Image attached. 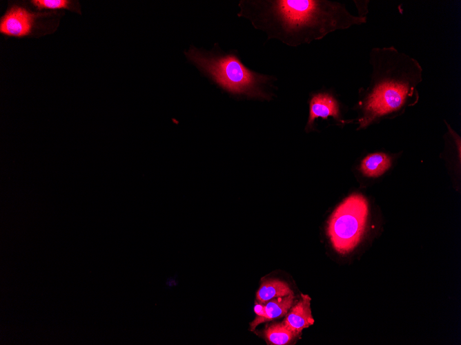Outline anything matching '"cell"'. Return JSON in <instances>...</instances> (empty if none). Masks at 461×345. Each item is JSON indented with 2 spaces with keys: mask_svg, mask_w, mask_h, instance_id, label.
<instances>
[{
  "mask_svg": "<svg viewBox=\"0 0 461 345\" xmlns=\"http://www.w3.org/2000/svg\"><path fill=\"white\" fill-rule=\"evenodd\" d=\"M238 6V17L291 47L366 22L365 14H352L344 4L326 0H242Z\"/></svg>",
  "mask_w": 461,
  "mask_h": 345,
  "instance_id": "obj_1",
  "label": "cell"
},
{
  "mask_svg": "<svg viewBox=\"0 0 461 345\" xmlns=\"http://www.w3.org/2000/svg\"><path fill=\"white\" fill-rule=\"evenodd\" d=\"M370 63L372 73L359 128L400 110L422 81L420 63L393 47L373 48Z\"/></svg>",
  "mask_w": 461,
  "mask_h": 345,
  "instance_id": "obj_2",
  "label": "cell"
},
{
  "mask_svg": "<svg viewBox=\"0 0 461 345\" xmlns=\"http://www.w3.org/2000/svg\"><path fill=\"white\" fill-rule=\"evenodd\" d=\"M184 54L203 75L232 95L268 98L267 90L276 81L249 69L235 52H225L217 43L209 51L190 45Z\"/></svg>",
  "mask_w": 461,
  "mask_h": 345,
  "instance_id": "obj_3",
  "label": "cell"
},
{
  "mask_svg": "<svg viewBox=\"0 0 461 345\" xmlns=\"http://www.w3.org/2000/svg\"><path fill=\"white\" fill-rule=\"evenodd\" d=\"M368 213V202L360 194L349 196L335 209L328 223L327 233L337 252L348 253L359 244Z\"/></svg>",
  "mask_w": 461,
  "mask_h": 345,
  "instance_id": "obj_4",
  "label": "cell"
},
{
  "mask_svg": "<svg viewBox=\"0 0 461 345\" xmlns=\"http://www.w3.org/2000/svg\"><path fill=\"white\" fill-rule=\"evenodd\" d=\"M35 16L25 8L12 7L1 19L0 32L4 34L23 36L29 34Z\"/></svg>",
  "mask_w": 461,
  "mask_h": 345,
  "instance_id": "obj_5",
  "label": "cell"
},
{
  "mask_svg": "<svg viewBox=\"0 0 461 345\" xmlns=\"http://www.w3.org/2000/svg\"><path fill=\"white\" fill-rule=\"evenodd\" d=\"M283 322L297 336L302 331L313 324L311 315V297L302 294L301 299L290 309Z\"/></svg>",
  "mask_w": 461,
  "mask_h": 345,
  "instance_id": "obj_6",
  "label": "cell"
},
{
  "mask_svg": "<svg viewBox=\"0 0 461 345\" xmlns=\"http://www.w3.org/2000/svg\"><path fill=\"white\" fill-rule=\"evenodd\" d=\"M339 106L335 98L327 93H318L310 101L309 117L307 127H311L317 118H327L329 116L338 119Z\"/></svg>",
  "mask_w": 461,
  "mask_h": 345,
  "instance_id": "obj_7",
  "label": "cell"
},
{
  "mask_svg": "<svg viewBox=\"0 0 461 345\" xmlns=\"http://www.w3.org/2000/svg\"><path fill=\"white\" fill-rule=\"evenodd\" d=\"M293 293L286 282L278 279H268L262 282L257 291L256 298L259 302L266 304L273 298Z\"/></svg>",
  "mask_w": 461,
  "mask_h": 345,
  "instance_id": "obj_8",
  "label": "cell"
},
{
  "mask_svg": "<svg viewBox=\"0 0 461 345\" xmlns=\"http://www.w3.org/2000/svg\"><path fill=\"white\" fill-rule=\"evenodd\" d=\"M391 165L390 157L384 153L368 155L362 161L360 169L366 176L377 177L384 174Z\"/></svg>",
  "mask_w": 461,
  "mask_h": 345,
  "instance_id": "obj_9",
  "label": "cell"
},
{
  "mask_svg": "<svg viewBox=\"0 0 461 345\" xmlns=\"http://www.w3.org/2000/svg\"><path fill=\"white\" fill-rule=\"evenodd\" d=\"M294 298L293 293L273 298L266 302L264 306V316L262 323L286 315L293 305Z\"/></svg>",
  "mask_w": 461,
  "mask_h": 345,
  "instance_id": "obj_10",
  "label": "cell"
},
{
  "mask_svg": "<svg viewBox=\"0 0 461 345\" xmlns=\"http://www.w3.org/2000/svg\"><path fill=\"white\" fill-rule=\"evenodd\" d=\"M266 339L274 345L289 344L297 335L282 322L273 323L264 331Z\"/></svg>",
  "mask_w": 461,
  "mask_h": 345,
  "instance_id": "obj_11",
  "label": "cell"
},
{
  "mask_svg": "<svg viewBox=\"0 0 461 345\" xmlns=\"http://www.w3.org/2000/svg\"><path fill=\"white\" fill-rule=\"evenodd\" d=\"M32 3L39 8L59 9L66 8L68 1L65 0H35Z\"/></svg>",
  "mask_w": 461,
  "mask_h": 345,
  "instance_id": "obj_12",
  "label": "cell"
}]
</instances>
